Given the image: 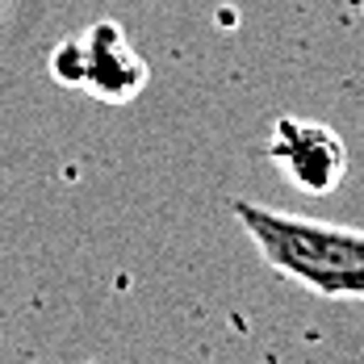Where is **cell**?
<instances>
[{
	"label": "cell",
	"instance_id": "cell-1",
	"mask_svg": "<svg viewBox=\"0 0 364 364\" xmlns=\"http://www.w3.org/2000/svg\"><path fill=\"white\" fill-rule=\"evenodd\" d=\"M259 259L301 289L331 301H364V230L285 214L259 201H230Z\"/></svg>",
	"mask_w": 364,
	"mask_h": 364
},
{
	"label": "cell",
	"instance_id": "cell-2",
	"mask_svg": "<svg viewBox=\"0 0 364 364\" xmlns=\"http://www.w3.org/2000/svg\"><path fill=\"white\" fill-rule=\"evenodd\" d=\"M50 75L63 88H80L97 101L126 105L146 88V63L130 46L126 30L117 21H97L84 34L68 38L50 55Z\"/></svg>",
	"mask_w": 364,
	"mask_h": 364
},
{
	"label": "cell",
	"instance_id": "cell-3",
	"mask_svg": "<svg viewBox=\"0 0 364 364\" xmlns=\"http://www.w3.org/2000/svg\"><path fill=\"white\" fill-rule=\"evenodd\" d=\"M268 159L289 176L293 188L310 193V197H327L335 193L348 176V146L343 139L323 126V122H306V117H281L272 139H268Z\"/></svg>",
	"mask_w": 364,
	"mask_h": 364
},
{
	"label": "cell",
	"instance_id": "cell-4",
	"mask_svg": "<svg viewBox=\"0 0 364 364\" xmlns=\"http://www.w3.org/2000/svg\"><path fill=\"white\" fill-rule=\"evenodd\" d=\"M88 364H97V360H88Z\"/></svg>",
	"mask_w": 364,
	"mask_h": 364
}]
</instances>
